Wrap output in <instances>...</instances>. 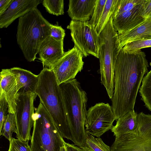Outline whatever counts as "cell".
Instances as JSON below:
<instances>
[{"instance_id":"cell-1","label":"cell","mask_w":151,"mask_h":151,"mask_svg":"<svg viewBox=\"0 0 151 151\" xmlns=\"http://www.w3.org/2000/svg\"><path fill=\"white\" fill-rule=\"evenodd\" d=\"M149 67L145 53L138 50L121 48L115 68L111 106L116 120L134 109L140 86Z\"/></svg>"},{"instance_id":"cell-2","label":"cell","mask_w":151,"mask_h":151,"mask_svg":"<svg viewBox=\"0 0 151 151\" xmlns=\"http://www.w3.org/2000/svg\"><path fill=\"white\" fill-rule=\"evenodd\" d=\"M35 93L47 111L61 136L72 140L61 91L51 69L43 68L38 75Z\"/></svg>"},{"instance_id":"cell-3","label":"cell","mask_w":151,"mask_h":151,"mask_svg":"<svg viewBox=\"0 0 151 151\" xmlns=\"http://www.w3.org/2000/svg\"><path fill=\"white\" fill-rule=\"evenodd\" d=\"M64 102L72 141L78 146L85 142V124L87 110V94L74 78L59 85Z\"/></svg>"},{"instance_id":"cell-4","label":"cell","mask_w":151,"mask_h":151,"mask_svg":"<svg viewBox=\"0 0 151 151\" xmlns=\"http://www.w3.org/2000/svg\"><path fill=\"white\" fill-rule=\"evenodd\" d=\"M50 24L37 8L19 19L17 43L27 61H35L41 44L50 36Z\"/></svg>"},{"instance_id":"cell-5","label":"cell","mask_w":151,"mask_h":151,"mask_svg":"<svg viewBox=\"0 0 151 151\" xmlns=\"http://www.w3.org/2000/svg\"><path fill=\"white\" fill-rule=\"evenodd\" d=\"M113 19L111 16L99 35L101 42L99 54L101 83L106 88L108 96L111 99L114 92L116 62L121 49L118 32L113 26Z\"/></svg>"},{"instance_id":"cell-6","label":"cell","mask_w":151,"mask_h":151,"mask_svg":"<svg viewBox=\"0 0 151 151\" xmlns=\"http://www.w3.org/2000/svg\"><path fill=\"white\" fill-rule=\"evenodd\" d=\"M33 115L32 151H60L65 142L49 113L40 102Z\"/></svg>"},{"instance_id":"cell-7","label":"cell","mask_w":151,"mask_h":151,"mask_svg":"<svg viewBox=\"0 0 151 151\" xmlns=\"http://www.w3.org/2000/svg\"><path fill=\"white\" fill-rule=\"evenodd\" d=\"M136 129L115 137L112 151H151V115L137 114Z\"/></svg>"},{"instance_id":"cell-8","label":"cell","mask_w":151,"mask_h":151,"mask_svg":"<svg viewBox=\"0 0 151 151\" xmlns=\"http://www.w3.org/2000/svg\"><path fill=\"white\" fill-rule=\"evenodd\" d=\"M67 28L70 31L72 40L83 56L89 55L99 58L101 38L94 27L87 22L71 20Z\"/></svg>"},{"instance_id":"cell-9","label":"cell","mask_w":151,"mask_h":151,"mask_svg":"<svg viewBox=\"0 0 151 151\" xmlns=\"http://www.w3.org/2000/svg\"><path fill=\"white\" fill-rule=\"evenodd\" d=\"M35 93H18L16 112L14 114L17 132L16 137L23 142L31 140V130L33 127V115L35 108L34 101L37 97Z\"/></svg>"},{"instance_id":"cell-10","label":"cell","mask_w":151,"mask_h":151,"mask_svg":"<svg viewBox=\"0 0 151 151\" xmlns=\"http://www.w3.org/2000/svg\"><path fill=\"white\" fill-rule=\"evenodd\" d=\"M115 116L111 106L108 103L96 104L87 110L85 126L86 132L100 137L111 129Z\"/></svg>"},{"instance_id":"cell-11","label":"cell","mask_w":151,"mask_h":151,"mask_svg":"<svg viewBox=\"0 0 151 151\" xmlns=\"http://www.w3.org/2000/svg\"><path fill=\"white\" fill-rule=\"evenodd\" d=\"M83 55L75 46L65 52L62 57L50 69L53 71L58 85L74 79L83 68Z\"/></svg>"},{"instance_id":"cell-12","label":"cell","mask_w":151,"mask_h":151,"mask_svg":"<svg viewBox=\"0 0 151 151\" xmlns=\"http://www.w3.org/2000/svg\"><path fill=\"white\" fill-rule=\"evenodd\" d=\"M40 0H12L9 6L0 14V28H6L15 19L35 8L42 2Z\"/></svg>"},{"instance_id":"cell-13","label":"cell","mask_w":151,"mask_h":151,"mask_svg":"<svg viewBox=\"0 0 151 151\" xmlns=\"http://www.w3.org/2000/svg\"><path fill=\"white\" fill-rule=\"evenodd\" d=\"M0 99L4 98L9 106V113L14 114L19 90L10 68L2 69L0 73Z\"/></svg>"},{"instance_id":"cell-14","label":"cell","mask_w":151,"mask_h":151,"mask_svg":"<svg viewBox=\"0 0 151 151\" xmlns=\"http://www.w3.org/2000/svg\"><path fill=\"white\" fill-rule=\"evenodd\" d=\"M63 40L57 41L50 36L42 42L38 53L43 68H50L63 56Z\"/></svg>"},{"instance_id":"cell-15","label":"cell","mask_w":151,"mask_h":151,"mask_svg":"<svg viewBox=\"0 0 151 151\" xmlns=\"http://www.w3.org/2000/svg\"><path fill=\"white\" fill-rule=\"evenodd\" d=\"M144 3L130 11L116 16L113 19V27L118 34L129 32L146 20L142 15Z\"/></svg>"},{"instance_id":"cell-16","label":"cell","mask_w":151,"mask_h":151,"mask_svg":"<svg viewBox=\"0 0 151 151\" xmlns=\"http://www.w3.org/2000/svg\"><path fill=\"white\" fill-rule=\"evenodd\" d=\"M96 0H70L67 13L72 20L86 22L93 12Z\"/></svg>"},{"instance_id":"cell-17","label":"cell","mask_w":151,"mask_h":151,"mask_svg":"<svg viewBox=\"0 0 151 151\" xmlns=\"http://www.w3.org/2000/svg\"><path fill=\"white\" fill-rule=\"evenodd\" d=\"M10 69L16 79L18 93H35L38 80V75L19 67H14Z\"/></svg>"},{"instance_id":"cell-18","label":"cell","mask_w":151,"mask_h":151,"mask_svg":"<svg viewBox=\"0 0 151 151\" xmlns=\"http://www.w3.org/2000/svg\"><path fill=\"white\" fill-rule=\"evenodd\" d=\"M121 48L127 43L137 40L151 39V19H148L143 23L127 32L118 34Z\"/></svg>"},{"instance_id":"cell-19","label":"cell","mask_w":151,"mask_h":151,"mask_svg":"<svg viewBox=\"0 0 151 151\" xmlns=\"http://www.w3.org/2000/svg\"><path fill=\"white\" fill-rule=\"evenodd\" d=\"M137 114L131 110L116 120L111 130L115 137L123 135L135 130L137 126Z\"/></svg>"},{"instance_id":"cell-20","label":"cell","mask_w":151,"mask_h":151,"mask_svg":"<svg viewBox=\"0 0 151 151\" xmlns=\"http://www.w3.org/2000/svg\"><path fill=\"white\" fill-rule=\"evenodd\" d=\"M85 151H112L111 147L106 145L100 137H95L86 132V140L79 147Z\"/></svg>"},{"instance_id":"cell-21","label":"cell","mask_w":151,"mask_h":151,"mask_svg":"<svg viewBox=\"0 0 151 151\" xmlns=\"http://www.w3.org/2000/svg\"><path fill=\"white\" fill-rule=\"evenodd\" d=\"M150 64L151 66V63ZM139 92L145 106L151 111V69L144 77L142 86L139 88Z\"/></svg>"},{"instance_id":"cell-22","label":"cell","mask_w":151,"mask_h":151,"mask_svg":"<svg viewBox=\"0 0 151 151\" xmlns=\"http://www.w3.org/2000/svg\"><path fill=\"white\" fill-rule=\"evenodd\" d=\"M118 0H106L103 13L96 29L99 35L114 14Z\"/></svg>"},{"instance_id":"cell-23","label":"cell","mask_w":151,"mask_h":151,"mask_svg":"<svg viewBox=\"0 0 151 151\" xmlns=\"http://www.w3.org/2000/svg\"><path fill=\"white\" fill-rule=\"evenodd\" d=\"M145 0H118L114 14L113 19L124 12L130 11L142 5Z\"/></svg>"},{"instance_id":"cell-24","label":"cell","mask_w":151,"mask_h":151,"mask_svg":"<svg viewBox=\"0 0 151 151\" xmlns=\"http://www.w3.org/2000/svg\"><path fill=\"white\" fill-rule=\"evenodd\" d=\"M17 132L16 122L14 114L9 113L4 123L0 136L4 137L10 142L13 138V133L16 134Z\"/></svg>"},{"instance_id":"cell-25","label":"cell","mask_w":151,"mask_h":151,"mask_svg":"<svg viewBox=\"0 0 151 151\" xmlns=\"http://www.w3.org/2000/svg\"><path fill=\"white\" fill-rule=\"evenodd\" d=\"M42 3L46 11L49 14L57 16L64 14L63 0H43Z\"/></svg>"},{"instance_id":"cell-26","label":"cell","mask_w":151,"mask_h":151,"mask_svg":"<svg viewBox=\"0 0 151 151\" xmlns=\"http://www.w3.org/2000/svg\"><path fill=\"white\" fill-rule=\"evenodd\" d=\"M106 1L96 0L93 14L90 20L87 21L96 29L103 13Z\"/></svg>"},{"instance_id":"cell-27","label":"cell","mask_w":151,"mask_h":151,"mask_svg":"<svg viewBox=\"0 0 151 151\" xmlns=\"http://www.w3.org/2000/svg\"><path fill=\"white\" fill-rule=\"evenodd\" d=\"M149 47H151V39L133 41L127 43L122 48L127 51H132Z\"/></svg>"},{"instance_id":"cell-28","label":"cell","mask_w":151,"mask_h":151,"mask_svg":"<svg viewBox=\"0 0 151 151\" xmlns=\"http://www.w3.org/2000/svg\"><path fill=\"white\" fill-rule=\"evenodd\" d=\"M28 142L13 138L9 142L8 151H32Z\"/></svg>"},{"instance_id":"cell-29","label":"cell","mask_w":151,"mask_h":151,"mask_svg":"<svg viewBox=\"0 0 151 151\" xmlns=\"http://www.w3.org/2000/svg\"><path fill=\"white\" fill-rule=\"evenodd\" d=\"M50 36L57 41L63 40L65 35V31L61 26L50 23Z\"/></svg>"},{"instance_id":"cell-30","label":"cell","mask_w":151,"mask_h":151,"mask_svg":"<svg viewBox=\"0 0 151 151\" xmlns=\"http://www.w3.org/2000/svg\"><path fill=\"white\" fill-rule=\"evenodd\" d=\"M8 104L4 98L0 99V133L8 111Z\"/></svg>"},{"instance_id":"cell-31","label":"cell","mask_w":151,"mask_h":151,"mask_svg":"<svg viewBox=\"0 0 151 151\" xmlns=\"http://www.w3.org/2000/svg\"><path fill=\"white\" fill-rule=\"evenodd\" d=\"M142 15L147 19H151V0H145L143 4Z\"/></svg>"},{"instance_id":"cell-32","label":"cell","mask_w":151,"mask_h":151,"mask_svg":"<svg viewBox=\"0 0 151 151\" xmlns=\"http://www.w3.org/2000/svg\"><path fill=\"white\" fill-rule=\"evenodd\" d=\"M12 0H0V14L8 8Z\"/></svg>"},{"instance_id":"cell-33","label":"cell","mask_w":151,"mask_h":151,"mask_svg":"<svg viewBox=\"0 0 151 151\" xmlns=\"http://www.w3.org/2000/svg\"><path fill=\"white\" fill-rule=\"evenodd\" d=\"M65 145L67 151H85L74 144L65 142Z\"/></svg>"},{"instance_id":"cell-34","label":"cell","mask_w":151,"mask_h":151,"mask_svg":"<svg viewBox=\"0 0 151 151\" xmlns=\"http://www.w3.org/2000/svg\"><path fill=\"white\" fill-rule=\"evenodd\" d=\"M60 151H67L65 145L60 148Z\"/></svg>"}]
</instances>
